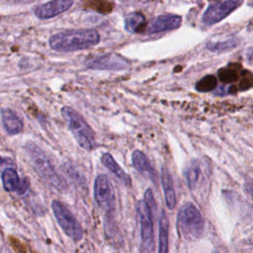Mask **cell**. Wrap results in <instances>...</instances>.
Segmentation results:
<instances>
[{"instance_id": "obj_1", "label": "cell", "mask_w": 253, "mask_h": 253, "mask_svg": "<svg viewBox=\"0 0 253 253\" xmlns=\"http://www.w3.org/2000/svg\"><path fill=\"white\" fill-rule=\"evenodd\" d=\"M100 42V35L93 29H81L60 32L50 37L49 46L56 51L70 52L82 50L97 45Z\"/></svg>"}, {"instance_id": "obj_2", "label": "cell", "mask_w": 253, "mask_h": 253, "mask_svg": "<svg viewBox=\"0 0 253 253\" xmlns=\"http://www.w3.org/2000/svg\"><path fill=\"white\" fill-rule=\"evenodd\" d=\"M25 148L33 166L39 175L44 180V182L56 191H65L67 188L65 181L62 180L61 177L56 173L45 153L32 141H28Z\"/></svg>"}, {"instance_id": "obj_3", "label": "cell", "mask_w": 253, "mask_h": 253, "mask_svg": "<svg viewBox=\"0 0 253 253\" xmlns=\"http://www.w3.org/2000/svg\"><path fill=\"white\" fill-rule=\"evenodd\" d=\"M177 228L181 236L188 240H197L203 235L205 220L194 204L186 203L180 208L177 215Z\"/></svg>"}, {"instance_id": "obj_4", "label": "cell", "mask_w": 253, "mask_h": 253, "mask_svg": "<svg viewBox=\"0 0 253 253\" xmlns=\"http://www.w3.org/2000/svg\"><path fill=\"white\" fill-rule=\"evenodd\" d=\"M61 114L77 143L86 150L95 146V133L84 118L70 107H63Z\"/></svg>"}, {"instance_id": "obj_5", "label": "cell", "mask_w": 253, "mask_h": 253, "mask_svg": "<svg viewBox=\"0 0 253 253\" xmlns=\"http://www.w3.org/2000/svg\"><path fill=\"white\" fill-rule=\"evenodd\" d=\"M51 209L58 224L65 234L75 241L81 240L83 237V228L67 207L59 201H53Z\"/></svg>"}, {"instance_id": "obj_6", "label": "cell", "mask_w": 253, "mask_h": 253, "mask_svg": "<svg viewBox=\"0 0 253 253\" xmlns=\"http://www.w3.org/2000/svg\"><path fill=\"white\" fill-rule=\"evenodd\" d=\"M136 213L140 224V238L142 250L149 253L153 248V215L144 201L136 204Z\"/></svg>"}, {"instance_id": "obj_7", "label": "cell", "mask_w": 253, "mask_h": 253, "mask_svg": "<svg viewBox=\"0 0 253 253\" xmlns=\"http://www.w3.org/2000/svg\"><path fill=\"white\" fill-rule=\"evenodd\" d=\"M244 0H223L210 5L204 12L202 21L206 25H213L236 10Z\"/></svg>"}, {"instance_id": "obj_8", "label": "cell", "mask_w": 253, "mask_h": 253, "mask_svg": "<svg viewBox=\"0 0 253 253\" xmlns=\"http://www.w3.org/2000/svg\"><path fill=\"white\" fill-rule=\"evenodd\" d=\"M86 67L97 70L121 71L130 67L129 62L123 56L115 53H109L91 57L85 61Z\"/></svg>"}, {"instance_id": "obj_9", "label": "cell", "mask_w": 253, "mask_h": 253, "mask_svg": "<svg viewBox=\"0 0 253 253\" xmlns=\"http://www.w3.org/2000/svg\"><path fill=\"white\" fill-rule=\"evenodd\" d=\"M94 198L101 209L105 211H111L114 208L115 196L112 184L109 178L104 174L97 176V178L95 179Z\"/></svg>"}, {"instance_id": "obj_10", "label": "cell", "mask_w": 253, "mask_h": 253, "mask_svg": "<svg viewBox=\"0 0 253 253\" xmlns=\"http://www.w3.org/2000/svg\"><path fill=\"white\" fill-rule=\"evenodd\" d=\"M182 23V17L179 15H173V14H166V15H160L148 24V26L145 29V33L147 35L150 34H156L166 31H172L176 30L181 26Z\"/></svg>"}, {"instance_id": "obj_11", "label": "cell", "mask_w": 253, "mask_h": 253, "mask_svg": "<svg viewBox=\"0 0 253 253\" xmlns=\"http://www.w3.org/2000/svg\"><path fill=\"white\" fill-rule=\"evenodd\" d=\"M73 0H51L36 7L34 13L41 20L51 19L71 8Z\"/></svg>"}, {"instance_id": "obj_12", "label": "cell", "mask_w": 253, "mask_h": 253, "mask_svg": "<svg viewBox=\"0 0 253 253\" xmlns=\"http://www.w3.org/2000/svg\"><path fill=\"white\" fill-rule=\"evenodd\" d=\"M2 185L7 192H15L19 195L25 194L29 188L28 179H20L17 171L13 168H5L1 174Z\"/></svg>"}, {"instance_id": "obj_13", "label": "cell", "mask_w": 253, "mask_h": 253, "mask_svg": "<svg viewBox=\"0 0 253 253\" xmlns=\"http://www.w3.org/2000/svg\"><path fill=\"white\" fill-rule=\"evenodd\" d=\"M133 167L143 176L151 179L153 182L156 180V174L145 154L140 150H134L131 154Z\"/></svg>"}, {"instance_id": "obj_14", "label": "cell", "mask_w": 253, "mask_h": 253, "mask_svg": "<svg viewBox=\"0 0 253 253\" xmlns=\"http://www.w3.org/2000/svg\"><path fill=\"white\" fill-rule=\"evenodd\" d=\"M2 123L6 132L10 135L20 133L24 126L19 116L11 109H4L2 111Z\"/></svg>"}, {"instance_id": "obj_15", "label": "cell", "mask_w": 253, "mask_h": 253, "mask_svg": "<svg viewBox=\"0 0 253 253\" xmlns=\"http://www.w3.org/2000/svg\"><path fill=\"white\" fill-rule=\"evenodd\" d=\"M161 182H162V187H163V191H164L166 206L169 210H174L175 207H176V204H177L176 194H175L171 174H170L169 170L166 167L162 168Z\"/></svg>"}, {"instance_id": "obj_16", "label": "cell", "mask_w": 253, "mask_h": 253, "mask_svg": "<svg viewBox=\"0 0 253 253\" xmlns=\"http://www.w3.org/2000/svg\"><path fill=\"white\" fill-rule=\"evenodd\" d=\"M204 178V171L202 162L200 160H193L186 170V181L190 190L194 191Z\"/></svg>"}, {"instance_id": "obj_17", "label": "cell", "mask_w": 253, "mask_h": 253, "mask_svg": "<svg viewBox=\"0 0 253 253\" xmlns=\"http://www.w3.org/2000/svg\"><path fill=\"white\" fill-rule=\"evenodd\" d=\"M101 160L103 165L107 167L115 176H117L118 179H120L126 186H129L131 184L130 177L124 171V169H122V167L117 163V161L110 153H104L101 157Z\"/></svg>"}, {"instance_id": "obj_18", "label": "cell", "mask_w": 253, "mask_h": 253, "mask_svg": "<svg viewBox=\"0 0 253 253\" xmlns=\"http://www.w3.org/2000/svg\"><path fill=\"white\" fill-rule=\"evenodd\" d=\"M238 43L239 42L235 38H225L209 41L206 44V47L212 52H222L235 48L238 45Z\"/></svg>"}, {"instance_id": "obj_19", "label": "cell", "mask_w": 253, "mask_h": 253, "mask_svg": "<svg viewBox=\"0 0 253 253\" xmlns=\"http://www.w3.org/2000/svg\"><path fill=\"white\" fill-rule=\"evenodd\" d=\"M168 238H169V221L165 214L159 219V243H158V253H168Z\"/></svg>"}, {"instance_id": "obj_20", "label": "cell", "mask_w": 253, "mask_h": 253, "mask_svg": "<svg viewBox=\"0 0 253 253\" xmlns=\"http://www.w3.org/2000/svg\"><path fill=\"white\" fill-rule=\"evenodd\" d=\"M145 26V18L139 12L129 13L125 19V28L129 33H139Z\"/></svg>"}, {"instance_id": "obj_21", "label": "cell", "mask_w": 253, "mask_h": 253, "mask_svg": "<svg viewBox=\"0 0 253 253\" xmlns=\"http://www.w3.org/2000/svg\"><path fill=\"white\" fill-rule=\"evenodd\" d=\"M216 86V79L214 76H207L203 78L198 84H197V89L203 92L212 90Z\"/></svg>"}, {"instance_id": "obj_22", "label": "cell", "mask_w": 253, "mask_h": 253, "mask_svg": "<svg viewBox=\"0 0 253 253\" xmlns=\"http://www.w3.org/2000/svg\"><path fill=\"white\" fill-rule=\"evenodd\" d=\"M144 203L146 204V206L148 207L149 211H151L153 217L155 218L156 213H157V206L153 197V193L151 191V189H147L144 193Z\"/></svg>"}, {"instance_id": "obj_23", "label": "cell", "mask_w": 253, "mask_h": 253, "mask_svg": "<svg viewBox=\"0 0 253 253\" xmlns=\"http://www.w3.org/2000/svg\"><path fill=\"white\" fill-rule=\"evenodd\" d=\"M7 2L10 3H16V4H23V3H30V2H34L37 0H5Z\"/></svg>"}, {"instance_id": "obj_24", "label": "cell", "mask_w": 253, "mask_h": 253, "mask_svg": "<svg viewBox=\"0 0 253 253\" xmlns=\"http://www.w3.org/2000/svg\"><path fill=\"white\" fill-rule=\"evenodd\" d=\"M246 58H247L249 61L253 62V47L247 49V51H246Z\"/></svg>"}, {"instance_id": "obj_25", "label": "cell", "mask_w": 253, "mask_h": 253, "mask_svg": "<svg viewBox=\"0 0 253 253\" xmlns=\"http://www.w3.org/2000/svg\"><path fill=\"white\" fill-rule=\"evenodd\" d=\"M8 163H10L8 159H5V158H3V157L0 156V167H2L3 165H6V164H8Z\"/></svg>"}, {"instance_id": "obj_26", "label": "cell", "mask_w": 253, "mask_h": 253, "mask_svg": "<svg viewBox=\"0 0 253 253\" xmlns=\"http://www.w3.org/2000/svg\"><path fill=\"white\" fill-rule=\"evenodd\" d=\"M211 253H219L218 251H213V252H211Z\"/></svg>"}]
</instances>
